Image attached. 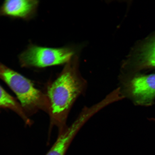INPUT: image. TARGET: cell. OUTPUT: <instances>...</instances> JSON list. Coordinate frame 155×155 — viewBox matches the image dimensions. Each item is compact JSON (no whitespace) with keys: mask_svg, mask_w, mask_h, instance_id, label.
<instances>
[{"mask_svg":"<svg viewBox=\"0 0 155 155\" xmlns=\"http://www.w3.org/2000/svg\"><path fill=\"white\" fill-rule=\"evenodd\" d=\"M124 98L136 105H152L155 99V74L139 75L122 82L119 87Z\"/></svg>","mask_w":155,"mask_h":155,"instance_id":"4","label":"cell"},{"mask_svg":"<svg viewBox=\"0 0 155 155\" xmlns=\"http://www.w3.org/2000/svg\"><path fill=\"white\" fill-rule=\"evenodd\" d=\"M87 88L86 81L74 67L70 66L66 67L48 87V114L51 123L58 128L59 133L68 127L71 110L78 99L86 94Z\"/></svg>","mask_w":155,"mask_h":155,"instance_id":"1","label":"cell"},{"mask_svg":"<svg viewBox=\"0 0 155 155\" xmlns=\"http://www.w3.org/2000/svg\"><path fill=\"white\" fill-rule=\"evenodd\" d=\"M151 120H152L153 121H155V119H153V118H152V119H151Z\"/></svg>","mask_w":155,"mask_h":155,"instance_id":"9","label":"cell"},{"mask_svg":"<svg viewBox=\"0 0 155 155\" xmlns=\"http://www.w3.org/2000/svg\"><path fill=\"white\" fill-rule=\"evenodd\" d=\"M73 52L66 48H53L31 45L19 56L23 67L45 68L67 62Z\"/></svg>","mask_w":155,"mask_h":155,"instance_id":"3","label":"cell"},{"mask_svg":"<svg viewBox=\"0 0 155 155\" xmlns=\"http://www.w3.org/2000/svg\"><path fill=\"white\" fill-rule=\"evenodd\" d=\"M38 3V1L33 0H8L0 8V15L28 18L34 14Z\"/></svg>","mask_w":155,"mask_h":155,"instance_id":"6","label":"cell"},{"mask_svg":"<svg viewBox=\"0 0 155 155\" xmlns=\"http://www.w3.org/2000/svg\"><path fill=\"white\" fill-rule=\"evenodd\" d=\"M85 124L83 118L77 117L70 125L59 133L57 140L46 155H65L73 139Z\"/></svg>","mask_w":155,"mask_h":155,"instance_id":"5","label":"cell"},{"mask_svg":"<svg viewBox=\"0 0 155 155\" xmlns=\"http://www.w3.org/2000/svg\"><path fill=\"white\" fill-rule=\"evenodd\" d=\"M0 79L16 94L27 115L39 110L48 113L49 103L47 95L36 88L28 79L1 63Z\"/></svg>","mask_w":155,"mask_h":155,"instance_id":"2","label":"cell"},{"mask_svg":"<svg viewBox=\"0 0 155 155\" xmlns=\"http://www.w3.org/2000/svg\"><path fill=\"white\" fill-rule=\"evenodd\" d=\"M140 63L144 67H155V39L143 48L140 55Z\"/></svg>","mask_w":155,"mask_h":155,"instance_id":"8","label":"cell"},{"mask_svg":"<svg viewBox=\"0 0 155 155\" xmlns=\"http://www.w3.org/2000/svg\"><path fill=\"white\" fill-rule=\"evenodd\" d=\"M1 108L12 110L20 116L27 124L29 125L32 124L20 103L5 91L0 85V109Z\"/></svg>","mask_w":155,"mask_h":155,"instance_id":"7","label":"cell"}]
</instances>
